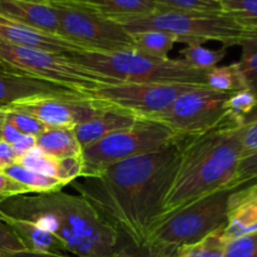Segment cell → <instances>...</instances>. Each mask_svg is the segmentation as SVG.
<instances>
[{"label":"cell","mask_w":257,"mask_h":257,"mask_svg":"<svg viewBox=\"0 0 257 257\" xmlns=\"http://www.w3.org/2000/svg\"><path fill=\"white\" fill-rule=\"evenodd\" d=\"M2 257H72L68 255H59V253H42L32 252V251H18V252H8Z\"/></svg>","instance_id":"obj_42"},{"label":"cell","mask_w":257,"mask_h":257,"mask_svg":"<svg viewBox=\"0 0 257 257\" xmlns=\"http://www.w3.org/2000/svg\"><path fill=\"white\" fill-rule=\"evenodd\" d=\"M241 140H242V156L257 150V107L241 123Z\"/></svg>","instance_id":"obj_34"},{"label":"cell","mask_w":257,"mask_h":257,"mask_svg":"<svg viewBox=\"0 0 257 257\" xmlns=\"http://www.w3.org/2000/svg\"><path fill=\"white\" fill-rule=\"evenodd\" d=\"M181 138L160 120L138 118L130 128L112 133L82 151L83 171L80 178L94 177L108 166L155 152Z\"/></svg>","instance_id":"obj_8"},{"label":"cell","mask_w":257,"mask_h":257,"mask_svg":"<svg viewBox=\"0 0 257 257\" xmlns=\"http://www.w3.org/2000/svg\"><path fill=\"white\" fill-rule=\"evenodd\" d=\"M257 107V95L250 89H242L228 95L225 103L227 115L242 123L243 118L247 117Z\"/></svg>","instance_id":"obj_28"},{"label":"cell","mask_w":257,"mask_h":257,"mask_svg":"<svg viewBox=\"0 0 257 257\" xmlns=\"http://www.w3.org/2000/svg\"><path fill=\"white\" fill-rule=\"evenodd\" d=\"M182 138L155 152L108 166L94 177L75 180L73 187L119 236L137 246L145 245L162 215L180 161Z\"/></svg>","instance_id":"obj_1"},{"label":"cell","mask_w":257,"mask_h":257,"mask_svg":"<svg viewBox=\"0 0 257 257\" xmlns=\"http://www.w3.org/2000/svg\"><path fill=\"white\" fill-rule=\"evenodd\" d=\"M114 22L122 25L130 34L160 30L175 35L177 43L202 45L207 42H218L225 49L235 45L240 47L241 42L252 29L225 12L201 13L162 9L155 14L122 18Z\"/></svg>","instance_id":"obj_4"},{"label":"cell","mask_w":257,"mask_h":257,"mask_svg":"<svg viewBox=\"0 0 257 257\" xmlns=\"http://www.w3.org/2000/svg\"><path fill=\"white\" fill-rule=\"evenodd\" d=\"M17 163H19L23 167L32 170L34 172L42 173L44 176H49V177L57 178L58 176V160L52 157V156L47 155L39 150L38 147H34L19 157L17 160Z\"/></svg>","instance_id":"obj_27"},{"label":"cell","mask_w":257,"mask_h":257,"mask_svg":"<svg viewBox=\"0 0 257 257\" xmlns=\"http://www.w3.org/2000/svg\"><path fill=\"white\" fill-rule=\"evenodd\" d=\"M112 257H165L157 251L152 250L150 246L141 245L137 246L133 242H131L127 238L119 236V243L113 253Z\"/></svg>","instance_id":"obj_36"},{"label":"cell","mask_w":257,"mask_h":257,"mask_svg":"<svg viewBox=\"0 0 257 257\" xmlns=\"http://www.w3.org/2000/svg\"><path fill=\"white\" fill-rule=\"evenodd\" d=\"M233 190L213 192L160 218L145 245L165 257H177L181 250L226 226L228 197Z\"/></svg>","instance_id":"obj_5"},{"label":"cell","mask_w":257,"mask_h":257,"mask_svg":"<svg viewBox=\"0 0 257 257\" xmlns=\"http://www.w3.org/2000/svg\"><path fill=\"white\" fill-rule=\"evenodd\" d=\"M242 153L241 122L230 115L212 130L183 137L177 170L160 218L205 196L231 188Z\"/></svg>","instance_id":"obj_3"},{"label":"cell","mask_w":257,"mask_h":257,"mask_svg":"<svg viewBox=\"0 0 257 257\" xmlns=\"http://www.w3.org/2000/svg\"><path fill=\"white\" fill-rule=\"evenodd\" d=\"M162 9L177 12H222L217 0H156Z\"/></svg>","instance_id":"obj_31"},{"label":"cell","mask_w":257,"mask_h":257,"mask_svg":"<svg viewBox=\"0 0 257 257\" xmlns=\"http://www.w3.org/2000/svg\"><path fill=\"white\" fill-rule=\"evenodd\" d=\"M227 49L222 48L218 50H212L205 48L201 44H192L186 45L180 52L181 57L186 63L191 67L196 68L200 70H210L211 68L217 67L218 63L222 62L223 58L226 57Z\"/></svg>","instance_id":"obj_26"},{"label":"cell","mask_w":257,"mask_h":257,"mask_svg":"<svg viewBox=\"0 0 257 257\" xmlns=\"http://www.w3.org/2000/svg\"><path fill=\"white\" fill-rule=\"evenodd\" d=\"M227 93L211 89L207 85H196L173 102L162 114L155 118L181 137L198 135L217 127L226 117Z\"/></svg>","instance_id":"obj_10"},{"label":"cell","mask_w":257,"mask_h":257,"mask_svg":"<svg viewBox=\"0 0 257 257\" xmlns=\"http://www.w3.org/2000/svg\"><path fill=\"white\" fill-rule=\"evenodd\" d=\"M217 2H218V0H217Z\"/></svg>","instance_id":"obj_49"},{"label":"cell","mask_w":257,"mask_h":257,"mask_svg":"<svg viewBox=\"0 0 257 257\" xmlns=\"http://www.w3.org/2000/svg\"><path fill=\"white\" fill-rule=\"evenodd\" d=\"M13 150H14L15 156H17V160L19 157H22L23 155H25L27 152H29L30 150H33L34 147H37V142H35V137L33 136H22L18 141H15L12 145Z\"/></svg>","instance_id":"obj_39"},{"label":"cell","mask_w":257,"mask_h":257,"mask_svg":"<svg viewBox=\"0 0 257 257\" xmlns=\"http://www.w3.org/2000/svg\"><path fill=\"white\" fill-rule=\"evenodd\" d=\"M0 257H2V256H0Z\"/></svg>","instance_id":"obj_48"},{"label":"cell","mask_w":257,"mask_h":257,"mask_svg":"<svg viewBox=\"0 0 257 257\" xmlns=\"http://www.w3.org/2000/svg\"><path fill=\"white\" fill-rule=\"evenodd\" d=\"M4 107H7V105L3 104V103H0V108H4Z\"/></svg>","instance_id":"obj_46"},{"label":"cell","mask_w":257,"mask_h":257,"mask_svg":"<svg viewBox=\"0 0 257 257\" xmlns=\"http://www.w3.org/2000/svg\"><path fill=\"white\" fill-rule=\"evenodd\" d=\"M0 172L8 175L17 182L22 183L29 190L30 193H37V195L38 193H50L62 191V188L67 186V183L58 180V178L49 177V176H44L42 173L28 170L17 162L5 167Z\"/></svg>","instance_id":"obj_22"},{"label":"cell","mask_w":257,"mask_h":257,"mask_svg":"<svg viewBox=\"0 0 257 257\" xmlns=\"http://www.w3.org/2000/svg\"><path fill=\"white\" fill-rule=\"evenodd\" d=\"M83 171V160L82 156L75 157H68L58 160V180L63 181L64 183L74 182L75 180L80 178Z\"/></svg>","instance_id":"obj_35"},{"label":"cell","mask_w":257,"mask_h":257,"mask_svg":"<svg viewBox=\"0 0 257 257\" xmlns=\"http://www.w3.org/2000/svg\"><path fill=\"white\" fill-rule=\"evenodd\" d=\"M25 251L24 245L19 240L13 228L0 217V256L8 252Z\"/></svg>","instance_id":"obj_37"},{"label":"cell","mask_w":257,"mask_h":257,"mask_svg":"<svg viewBox=\"0 0 257 257\" xmlns=\"http://www.w3.org/2000/svg\"><path fill=\"white\" fill-rule=\"evenodd\" d=\"M7 120L10 124L14 125L19 133L23 136H33L37 137L40 133L47 130V125L43 124L38 118L28 114V113L20 112V110L12 109L7 105Z\"/></svg>","instance_id":"obj_30"},{"label":"cell","mask_w":257,"mask_h":257,"mask_svg":"<svg viewBox=\"0 0 257 257\" xmlns=\"http://www.w3.org/2000/svg\"><path fill=\"white\" fill-rule=\"evenodd\" d=\"M0 70H9V69H8L4 64H2V63H0ZM10 72H12V70H10Z\"/></svg>","instance_id":"obj_45"},{"label":"cell","mask_w":257,"mask_h":257,"mask_svg":"<svg viewBox=\"0 0 257 257\" xmlns=\"http://www.w3.org/2000/svg\"><path fill=\"white\" fill-rule=\"evenodd\" d=\"M22 133H19L17 131V128L14 127L13 124H10L8 120H5V124H4V130H3V141L9 145H13L15 141L19 140L22 137Z\"/></svg>","instance_id":"obj_41"},{"label":"cell","mask_w":257,"mask_h":257,"mask_svg":"<svg viewBox=\"0 0 257 257\" xmlns=\"http://www.w3.org/2000/svg\"><path fill=\"white\" fill-rule=\"evenodd\" d=\"M200 84L185 83H115L103 85L94 97L124 109L137 118H155L162 114L176 99Z\"/></svg>","instance_id":"obj_11"},{"label":"cell","mask_w":257,"mask_h":257,"mask_svg":"<svg viewBox=\"0 0 257 257\" xmlns=\"http://www.w3.org/2000/svg\"><path fill=\"white\" fill-rule=\"evenodd\" d=\"M68 57L119 83H185L206 85L205 70L183 59H161L136 52H78Z\"/></svg>","instance_id":"obj_6"},{"label":"cell","mask_w":257,"mask_h":257,"mask_svg":"<svg viewBox=\"0 0 257 257\" xmlns=\"http://www.w3.org/2000/svg\"><path fill=\"white\" fill-rule=\"evenodd\" d=\"M253 181H257V150L241 157L230 187L237 188Z\"/></svg>","instance_id":"obj_32"},{"label":"cell","mask_w":257,"mask_h":257,"mask_svg":"<svg viewBox=\"0 0 257 257\" xmlns=\"http://www.w3.org/2000/svg\"><path fill=\"white\" fill-rule=\"evenodd\" d=\"M206 85L211 89H215L221 93H227V94L247 89L236 63L223 65V67L217 65V67H213L207 70Z\"/></svg>","instance_id":"obj_24"},{"label":"cell","mask_w":257,"mask_h":257,"mask_svg":"<svg viewBox=\"0 0 257 257\" xmlns=\"http://www.w3.org/2000/svg\"><path fill=\"white\" fill-rule=\"evenodd\" d=\"M27 2L38 3V4L54 5V4H65V3H79V2H84V0H27Z\"/></svg>","instance_id":"obj_43"},{"label":"cell","mask_w":257,"mask_h":257,"mask_svg":"<svg viewBox=\"0 0 257 257\" xmlns=\"http://www.w3.org/2000/svg\"><path fill=\"white\" fill-rule=\"evenodd\" d=\"M0 42L62 55L87 52L80 45L60 37V35L17 24V23L9 22L4 18H0Z\"/></svg>","instance_id":"obj_13"},{"label":"cell","mask_w":257,"mask_h":257,"mask_svg":"<svg viewBox=\"0 0 257 257\" xmlns=\"http://www.w3.org/2000/svg\"><path fill=\"white\" fill-rule=\"evenodd\" d=\"M77 4L112 20L145 17L162 10L156 0H84Z\"/></svg>","instance_id":"obj_19"},{"label":"cell","mask_w":257,"mask_h":257,"mask_svg":"<svg viewBox=\"0 0 257 257\" xmlns=\"http://www.w3.org/2000/svg\"><path fill=\"white\" fill-rule=\"evenodd\" d=\"M137 120L138 118L132 113L108 104L107 108L94 118L82 124L75 125L74 133L83 151L85 147L98 142L112 133L130 128Z\"/></svg>","instance_id":"obj_16"},{"label":"cell","mask_w":257,"mask_h":257,"mask_svg":"<svg viewBox=\"0 0 257 257\" xmlns=\"http://www.w3.org/2000/svg\"><path fill=\"white\" fill-rule=\"evenodd\" d=\"M15 162H17V156H15L12 145L4 142V141H0V171Z\"/></svg>","instance_id":"obj_40"},{"label":"cell","mask_w":257,"mask_h":257,"mask_svg":"<svg viewBox=\"0 0 257 257\" xmlns=\"http://www.w3.org/2000/svg\"><path fill=\"white\" fill-rule=\"evenodd\" d=\"M2 218L13 228V231L22 241L27 251L42 253H59V255L68 253L65 246L57 236L40 227L35 222L18 220V218Z\"/></svg>","instance_id":"obj_18"},{"label":"cell","mask_w":257,"mask_h":257,"mask_svg":"<svg viewBox=\"0 0 257 257\" xmlns=\"http://www.w3.org/2000/svg\"><path fill=\"white\" fill-rule=\"evenodd\" d=\"M7 120V107L0 108V141H3V130Z\"/></svg>","instance_id":"obj_44"},{"label":"cell","mask_w":257,"mask_h":257,"mask_svg":"<svg viewBox=\"0 0 257 257\" xmlns=\"http://www.w3.org/2000/svg\"><path fill=\"white\" fill-rule=\"evenodd\" d=\"M257 231V181L231 192L227 202L225 236L228 241Z\"/></svg>","instance_id":"obj_14"},{"label":"cell","mask_w":257,"mask_h":257,"mask_svg":"<svg viewBox=\"0 0 257 257\" xmlns=\"http://www.w3.org/2000/svg\"><path fill=\"white\" fill-rule=\"evenodd\" d=\"M0 63L12 72L30 75L87 97H94L95 92L103 85L119 83L74 62L68 55L4 42H0Z\"/></svg>","instance_id":"obj_7"},{"label":"cell","mask_w":257,"mask_h":257,"mask_svg":"<svg viewBox=\"0 0 257 257\" xmlns=\"http://www.w3.org/2000/svg\"><path fill=\"white\" fill-rule=\"evenodd\" d=\"M0 18L59 35V18L52 5L27 0H0Z\"/></svg>","instance_id":"obj_15"},{"label":"cell","mask_w":257,"mask_h":257,"mask_svg":"<svg viewBox=\"0 0 257 257\" xmlns=\"http://www.w3.org/2000/svg\"><path fill=\"white\" fill-rule=\"evenodd\" d=\"M222 12L243 25L257 28V0H218Z\"/></svg>","instance_id":"obj_29"},{"label":"cell","mask_w":257,"mask_h":257,"mask_svg":"<svg viewBox=\"0 0 257 257\" xmlns=\"http://www.w3.org/2000/svg\"><path fill=\"white\" fill-rule=\"evenodd\" d=\"M65 93L74 92L22 73L0 70V103L5 105L29 98Z\"/></svg>","instance_id":"obj_17"},{"label":"cell","mask_w":257,"mask_h":257,"mask_svg":"<svg viewBox=\"0 0 257 257\" xmlns=\"http://www.w3.org/2000/svg\"><path fill=\"white\" fill-rule=\"evenodd\" d=\"M107 103L95 97L65 93L42 95L9 104L12 109L28 113L50 127H75L88 122L107 108Z\"/></svg>","instance_id":"obj_12"},{"label":"cell","mask_w":257,"mask_h":257,"mask_svg":"<svg viewBox=\"0 0 257 257\" xmlns=\"http://www.w3.org/2000/svg\"><path fill=\"white\" fill-rule=\"evenodd\" d=\"M223 257H257V231L228 241Z\"/></svg>","instance_id":"obj_33"},{"label":"cell","mask_w":257,"mask_h":257,"mask_svg":"<svg viewBox=\"0 0 257 257\" xmlns=\"http://www.w3.org/2000/svg\"><path fill=\"white\" fill-rule=\"evenodd\" d=\"M4 200V197H2V196H0V201H3Z\"/></svg>","instance_id":"obj_47"},{"label":"cell","mask_w":257,"mask_h":257,"mask_svg":"<svg viewBox=\"0 0 257 257\" xmlns=\"http://www.w3.org/2000/svg\"><path fill=\"white\" fill-rule=\"evenodd\" d=\"M131 35L133 38V52L161 59L168 58V54L177 43L175 35L160 30H146Z\"/></svg>","instance_id":"obj_21"},{"label":"cell","mask_w":257,"mask_h":257,"mask_svg":"<svg viewBox=\"0 0 257 257\" xmlns=\"http://www.w3.org/2000/svg\"><path fill=\"white\" fill-rule=\"evenodd\" d=\"M59 18V35L87 52H133V38L117 22L100 17L77 3L52 5Z\"/></svg>","instance_id":"obj_9"},{"label":"cell","mask_w":257,"mask_h":257,"mask_svg":"<svg viewBox=\"0 0 257 257\" xmlns=\"http://www.w3.org/2000/svg\"><path fill=\"white\" fill-rule=\"evenodd\" d=\"M227 242L223 226L198 242L181 250L177 257H223Z\"/></svg>","instance_id":"obj_25"},{"label":"cell","mask_w":257,"mask_h":257,"mask_svg":"<svg viewBox=\"0 0 257 257\" xmlns=\"http://www.w3.org/2000/svg\"><path fill=\"white\" fill-rule=\"evenodd\" d=\"M28 193L30 192L25 186L17 182V181L13 180L12 177H9L5 173L0 172V196L2 197L8 198L14 197V196L28 195Z\"/></svg>","instance_id":"obj_38"},{"label":"cell","mask_w":257,"mask_h":257,"mask_svg":"<svg viewBox=\"0 0 257 257\" xmlns=\"http://www.w3.org/2000/svg\"><path fill=\"white\" fill-rule=\"evenodd\" d=\"M37 147L47 155L62 158L82 156V147L78 143L74 127H50L35 137Z\"/></svg>","instance_id":"obj_20"},{"label":"cell","mask_w":257,"mask_h":257,"mask_svg":"<svg viewBox=\"0 0 257 257\" xmlns=\"http://www.w3.org/2000/svg\"><path fill=\"white\" fill-rule=\"evenodd\" d=\"M240 47L242 50L236 65L242 75L246 88L257 95V28L251 29Z\"/></svg>","instance_id":"obj_23"},{"label":"cell","mask_w":257,"mask_h":257,"mask_svg":"<svg viewBox=\"0 0 257 257\" xmlns=\"http://www.w3.org/2000/svg\"><path fill=\"white\" fill-rule=\"evenodd\" d=\"M0 217L35 222L57 236L75 257H112L119 233L82 196L64 191L0 201Z\"/></svg>","instance_id":"obj_2"}]
</instances>
